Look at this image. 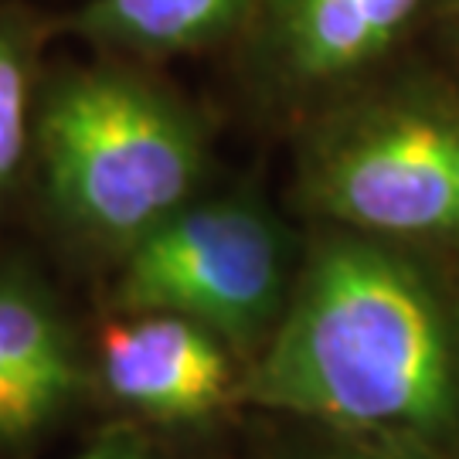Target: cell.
I'll list each match as a JSON object with an SVG mask.
<instances>
[{"instance_id":"obj_1","label":"cell","mask_w":459,"mask_h":459,"mask_svg":"<svg viewBox=\"0 0 459 459\" xmlns=\"http://www.w3.org/2000/svg\"><path fill=\"white\" fill-rule=\"evenodd\" d=\"M248 394L347 429L446 426L456 375L439 307L388 248L330 242L299 279Z\"/></svg>"},{"instance_id":"obj_11","label":"cell","mask_w":459,"mask_h":459,"mask_svg":"<svg viewBox=\"0 0 459 459\" xmlns=\"http://www.w3.org/2000/svg\"><path fill=\"white\" fill-rule=\"evenodd\" d=\"M439 21L446 24V31H449V38H453V45H456V51H459V0H446Z\"/></svg>"},{"instance_id":"obj_5","label":"cell","mask_w":459,"mask_h":459,"mask_svg":"<svg viewBox=\"0 0 459 459\" xmlns=\"http://www.w3.org/2000/svg\"><path fill=\"white\" fill-rule=\"evenodd\" d=\"M99 371L113 398L164 422L214 411L231 381L221 337L178 313L109 324L99 337Z\"/></svg>"},{"instance_id":"obj_4","label":"cell","mask_w":459,"mask_h":459,"mask_svg":"<svg viewBox=\"0 0 459 459\" xmlns=\"http://www.w3.org/2000/svg\"><path fill=\"white\" fill-rule=\"evenodd\" d=\"M282 286L286 242L263 208L191 201L130 246L119 307L178 313L214 337L248 341L276 316Z\"/></svg>"},{"instance_id":"obj_8","label":"cell","mask_w":459,"mask_h":459,"mask_svg":"<svg viewBox=\"0 0 459 459\" xmlns=\"http://www.w3.org/2000/svg\"><path fill=\"white\" fill-rule=\"evenodd\" d=\"M248 0H89L79 31L133 51H181L212 41Z\"/></svg>"},{"instance_id":"obj_7","label":"cell","mask_w":459,"mask_h":459,"mask_svg":"<svg viewBox=\"0 0 459 459\" xmlns=\"http://www.w3.org/2000/svg\"><path fill=\"white\" fill-rule=\"evenodd\" d=\"M0 358L38 426L68 402L79 381L75 354L51 303L21 279L0 276Z\"/></svg>"},{"instance_id":"obj_12","label":"cell","mask_w":459,"mask_h":459,"mask_svg":"<svg viewBox=\"0 0 459 459\" xmlns=\"http://www.w3.org/2000/svg\"><path fill=\"white\" fill-rule=\"evenodd\" d=\"M327 459H405L398 453H388V449H354V453H337V456Z\"/></svg>"},{"instance_id":"obj_10","label":"cell","mask_w":459,"mask_h":459,"mask_svg":"<svg viewBox=\"0 0 459 459\" xmlns=\"http://www.w3.org/2000/svg\"><path fill=\"white\" fill-rule=\"evenodd\" d=\"M34 429H38V419L28 409V402H24V394L17 388L7 361L0 358V443L21 439V436H28Z\"/></svg>"},{"instance_id":"obj_2","label":"cell","mask_w":459,"mask_h":459,"mask_svg":"<svg viewBox=\"0 0 459 459\" xmlns=\"http://www.w3.org/2000/svg\"><path fill=\"white\" fill-rule=\"evenodd\" d=\"M38 147L58 208L109 242H140L191 204L201 178L191 119L116 68L79 72L51 89Z\"/></svg>"},{"instance_id":"obj_9","label":"cell","mask_w":459,"mask_h":459,"mask_svg":"<svg viewBox=\"0 0 459 459\" xmlns=\"http://www.w3.org/2000/svg\"><path fill=\"white\" fill-rule=\"evenodd\" d=\"M31 136V45L0 14V195L14 184Z\"/></svg>"},{"instance_id":"obj_6","label":"cell","mask_w":459,"mask_h":459,"mask_svg":"<svg viewBox=\"0 0 459 459\" xmlns=\"http://www.w3.org/2000/svg\"><path fill=\"white\" fill-rule=\"evenodd\" d=\"M443 7L446 0H265L279 62L310 85L385 65Z\"/></svg>"},{"instance_id":"obj_13","label":"cell","mask_w":459,"mask_h":459,"mask_svg":"<svg viewBox=\"0 0 459 459\" xmlns=\"http://www.w3.org/2000/svg\"><path fill=\"white\" fill-rule=\"evenodd\" d=\"M85 459H140V456H130V453H119V449H109V453H89Z\"/></svg>"},{"instance_id":"obj_3","label":"cell","mask_w":459,"mask_h":459,"mask_svg":"<svg viewBox=\"0 0 459 459\" xmlns=\"http://www.w3.org/2000/svg\"><path fill=\"white\" fill-rule=\"evenodd\" d=\"M313 201L368 235H459V85L415 75L324 140Z\"/></svg>"}]
</instances>
